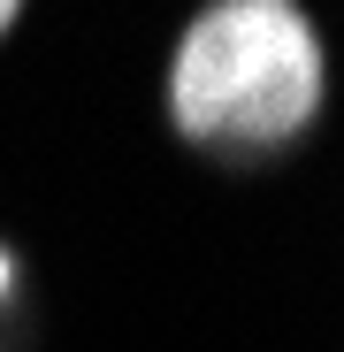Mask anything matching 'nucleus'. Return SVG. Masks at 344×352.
Here are the masks:
<instances>
[{
    "label": "nucleus",
    "mask_w": 344,
    "mask_h": 352,
    "mask_svg": "<svg viewBox=\"0 0 344 352\" xmlns=\"http://www.w3.org/2000/svg\"><path fill=\"white\" fill-rule=\"evenodd\" d=\"M321 107V46L314 23L283 0H222L207 8L176 62H168V115L192 146L268 153L299 138Z\"/></svg>",
    "instance_id": "nucleus-1"
},
{
    "label": "nucleus",
    "mask_w": 344,
    "mask_h": 352,
    "mask_svg": "<svg viewBox=\"0 0 344 352\" xmlns=\"http://www.w3.org/2000/svg\"><path fill=\"white\" fill-rule=\"evenodd\" d=\"M8 283H16V261H8V253H0V299H8Z\"/></svg>",
    "instance_id": "nucleus-2"
},
{
    "label": "nucleus",
    "mask_w": 344,
    "mask_h": 352,
    "mask_svg": "<svg viewBox=\"0 0 344 352\" xmlns=\"http://www.w3.org/2000/svg\"><path fill=\"white\" fill-rule=\"evenodd\" d=\"M8 23H16V8H8V0H0V31H8Z\"/></svg>",
    "instance_id": "nucleus-3"
}]
</instances>
